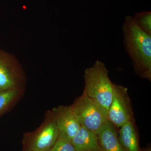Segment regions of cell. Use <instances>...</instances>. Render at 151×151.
Returning a JSON list of instances; mask_svg holds the SVG:
<instances>
[{
  "label": "cell",
  "mask_w": 151,
  "mask_h": 151,
  "mask_svg": "<svg viewBox=\"0 0 151 151\" xmlns=\"http://www.w3.org/2000/svg\"><path fill=\"white\" fill-rule=\"evenodd\" d=\"M122 29L124 47L136 73L151 81V35L138 27L130 16L125 18Z\"/></svg>",
  "instance_id": "6da1fadb"
},
{
  "label": "cell",
  "mask_w": 151,
  "mask_h": 151,
  "mask_svg": "<svg viewBox=\"0 0 151 151\" xmlns=\"http://www.w3.org/2000/svg\"><path fill=\"white\" fill-rule=\"evenodd\" d=\"M84 92L108 111L113 98L114 83L111 81L105 63L97 60L84 70Z\"/></svg>",
  "instance_id": "7a4b0ae2"
},
{
  "label": "cell",
  "mask_w": 151,
  "mask_h": 151,
  "mask_svg": "<svg viewBox=\"0 0 151 151\" xmlns=\"http://www.w3.org/2000/svg\"><path fill=\"white\" fill-rule=\"evenodd\" d=\"M81 126L96 132L108 119V111L85 92L71 106Z\"/></svg>",
  "instance_id": "3957f363"
},
{
  "label": "cell",
  "mask_w": 151,
  "mask_h": 151,
  "mask_svg": "<svg viewBox=\"0 0 151 151\" xmlns=\"http://www.w3.org/2000/svg\"><path fill=\"white\" fill-rule=\"evenodd\" d=\"M108 119L116 128H120L133 121L131 100L127 88L114 84L113 98L108 111Z\"/></svg>",
  "instance_id": "277c9868"
},
{
  "label": "cell",
  "mask_w": 151,
  "mask_h": 151,
  "mask_svg": "<svg viewBox=\"0 0 151 151\" xmlns=\"http://www.w3.org/2000/svg\"><path fill=\"white\" fill-rule=\"evenodd\" d=\"M59 134L55 120H53L25 141L26 150L32 151H48L56 142Z\"/></svg>",
  "instance_id": "5b68a950"
},
{
  "label": "cell",
  "mask_w": 151,
  "mask_h": 151,
  "mask_svg": "<svg viewBox=\"0 0 151 151\" xmlns=\"http://www.w3.org/2000/svg\"><path fill=\"white\" fill-rule=\"evenodd\" d=\"M55 120L60 133L71 139L81 125L71 106H60L55 111Z\"/></svg>",
  "instance_id": "8992f818"
},
{
  "label": "cell",
  "mask_w": 151,
  "mask_h": 151,
  "mask_svg": "<svg viewBox=\"0 0 151 151\" xmlns=\"http://www.w3.org/2000/svg\"><path fill=\"white\" fill-rule=\"evenodd\" d=\"M102 151H125L120 144L116 127L107 120L96 132Z\"/></svg>",
  "instance_id": "52a82bcc"
},
{
  "label": "cell",
  "mask_w": 151,
  "mask_h": 151,
  "mask_svg": "<svg viewBox=\"0 0 151 151\" xmlns=\"http://www.w3.org/2000/svg\"><path fill=\"white\" fill-rule=\"evenodd\" d=\"M14 57L0 50V90L14 89L17 80L14 72Z\"/></svg>",
  "instance_id": "ba28073f"
},
{
  "label": "cell",
  "mask_w": 151,
  "mask_h": 151,
  "mask_svg": "<svg viewBox=\"0 0 151 151\" xmlns=\"http://www.w3.org/2000/svg\"><path fill=\"white\" fill-rule=\"evenodd\" d=\"M71 142L75 151H102L96 132L82 126Z\"/></svg>",
  "instance_id": "9c48e42d"
},
{
  "label": "cell",
  "mask_w": 151,
  "mask_h": 151,
  "mask_svg": "<svg viewBox=\"0 0 151 151\" xmlns=\"http://www.w3.org/2000/svg\"><path fill=\"white\" fill-rule=\"evenodd\" d=\"M118 137L125 151H140L137 131L133 121H129L120 127Z\"/></svg>",
  "instance_id": "30bf717a"
},
{
  "label": "cell",
  "mask_w": 151,
  "mask_h": 151,
  "mask_svg": "<svg viewBox=\"0 0 151 151\" xmlns=\"http://www.w3.org/2000/svg\"><path fill=\"white\" fill-rule=\"evenodd\" d=\"M133 19L138 27L146 33L151 35L150 12H144L136 13Z\"/></svg>",
  "instance_id": "8fae6325"
},
{
  "label": "cell",
  "mask_w": 151,
  "mask_h": 151,
  "mask_svg": "<svg viewBox=\"0 0 151 151\" xmlns=\"http://www.w3.org/2000/svg\"><path fill=\"white\" fill-rule=\"evenodd\" d=\"M47 151H75L71 139L60 133L53 146Z\"/></svg>",
  "instance_id": "7c38bea8"
},
{
  "label": "cell",
  "mask_w": 151,
  "mask_h": 151,
  "mask_svg": "<svg viewBox=\"0 0 151 151\" xmlns=\"http://www.w3.org/2000/svg\"><path fill=\"white\" fill-rule=\"evenodd\" d=\"M18 90L14 89L3 91L0 93V111L6 108L16 97Z\"/></svg>",
  "instance_id": "4fadbf2b"
},
{
  "label": "cell",
  "mask_w": 151,
  "mask_h": 151,
  "mask_svg": "<svg viewBox=\"0 0 151 151\" xmlns=\"http://www.w3.org/2000/svg\"><path fill=\"white\" fill-rule=\"evenodd\" d=\"M144 151H151L150 149H148L147 150H145Z\"/></svg>",
  "instance_id": "5bb4252c"
},
{
  "label": "cell",
  "mask_w": 151,
  "mask_h": 151,
  "mask_svg": "<svg viewBox=\"0 0 151 151\" xmlns=\"http://www.w3.org/2000/svg\"><path fill=\"white\" fill-rule=\"evenodd\" d=\"M25 151H31V150H26Z\"/></svg>",
  "instance_id": "9a60e30c"
}]
</instances>
